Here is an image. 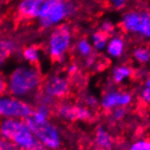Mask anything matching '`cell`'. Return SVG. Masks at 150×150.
<instances>
[{
  "mask_svg": "<svg viewBox=\"0 0 150 150\" xmlns=\"http://www.w3.org/2000/svg\"><path fill=\"white\" fill-rule=\"evenodd\" d=\"M76 9V6L71 2L45 0L39 9L38 18L43 28H53L67 17L74 15Z\"/></svg>",
  "mask_w": 150,
  "mask_h": 150,
  "instance_id": "3",
  "label": "cell"
},
{
  "mask_svg": "<svg viewBox=\"0 0 150 150\" xmlns=\"http://www.w3.org/2000/svg\"><path fill=\"white\" fill-rule=\"evenodd\" d=\"M33 111L31 105L13 96H0V117L2 118L26 119Z\"/></svg>",
  "mask_w": 150,
  "mask_h": 150,
  "instance_id": "6",
  "label": "cell"
},
{
  "mask_svg": "<svg viewBox=\"0 0 150 150\" xmlns=\"http://www.w3.org/2000/svg\"><path fill=\"white\" fill-rule=\"evenodd\" d=\"M26 124L40 142L47 150H57L62 145V138L58 127L50 121L43 124H34L26 121Z\"/></svg>",
  "mask_w": 150,
  "mask_h": 150,
  "instance_id": "7",
  "label": "cell"
},
{
  "mask_svg": "<svg viewBox=\"0 0 150 150\" xmlns=\"http://www.w3.org/2000/svg\"><path fill=\"white\" fill-rule=\"evenodd\" d=\"M7 91L11 96L23 98L36 93L42 86L40 70L34 65H22L16 67L6 79Z\"/></svg>",
  "mask_w": 150,
  "mask_h": 150,
  "instance_id": "1",
  "label": "cell"
},
{
  "mask_svg": "<svg viewBox=\"0 0 150 150\" xmlns=\"http://www.w3.org/2000/svg\"><path fill=\"white\" fill-rule=\"evenodd\" d=\"M0 150H20L12 141L0 136Z\"/></svg>",
  "mask_w": 150,
  "mask_h": 150,
  "instance_id": "23",
  "label": "cell"
},
{
  "mask_svg": "<svg viewBox=\"0 0 150 150\" xmlns=\"http://www.w3.org/2000/svg\"><path fill=\"white\" fill-rule=\"evenodd\" d=\"M53 1H64V0H53Z\"/></svg>",
  "mask_w": 150,
  "mask_h": 150,
  "instance_id": "31",
  "label": "cell"
},
{
  "mask_svg": "<svg viewBox=\"0 0 150 150\" xmlns=\"http://www.w3.org/2000/svg\"><path fill=\"white\" fill-rule=\"evenodd\" d=\"M132 75V69L126 66H117L112 70V80L116 84H121L127 79H128Z\"/></svg>",
  "mask_w": 150,
  "mask_h": 150,
  "instance_id": "17",
  "label": "cell"
},
{
  "mask_svg": "<svg viewBox=\"0 0 150 150\" xmlns=\"http://www.w3.org/2000/svg\"><path fill=\"white\" fill-rule=\"evenodd\" d=\"M45 0H21L17 12L24 18H38L39 9Z\"/></svg>",
  "mask_w": 150,
  "mask_h": 150,
  "instance_id": "11",
  "label": "cell"
},
{
  "mask_svg": "<svg viewBox=\"0 0 150 150\" xmlns=\"http://www.w3.org/2000/svg\"><path fill=\"white\" fill-rule=\"evenodd\" d=\"M17 45L13 40L0 39V67H1L6 59L12 53L16 51Z\"/></svg>",
  "mask_w": 150,
  "mask_h": 150,
  "instance_id": "15",
  "label": "cell"
},
{
  "mask_svg": "<svg viewBox=\"0 0 150 150\" xmlns=\"http://www.w3.org/2000/svg\"><path fill=\"white\" fill-rule=\"evenodd\" d=\"M7 91V81L6 79L0 74V96H3Z\"/></svg>",
  "mask_w": 150,
  "mask_h": 150,
  "instance_id": "27",
  "label": "cell"
},
{
  "mask_svg": "<svg viewBox=\"0 0 150 150\" xmlns=\"http://www.w3.org/2000/svg\"><path fill=\"white\" fill-rule=\"evenodd\" d=\"M22 57L29 65L36 66L41 58V50L36 46L26 47L22 51Z\"/></svg>",
  "mask_w": 150,
  "mask_h": 150,
  "instance_id": "18",
  "label": "cell"
},
{
  "mask_svg": "<svg viewBox=\"0 0 150 150\" xmlns=\"http://www.w3.org/2000/svg\"><path fill=\"white\" fill-rule=\"evenodd\" d=\"M100 30L102 32H104L105 34L108 35V36H110V35H112L115 31V25L112 22L110 21H104L101 25H100Z\"/></svg>",
  "mask_w": 150,
  "mask_h": 150,
  "instance_id": "25",
  "label": "cell"
},
{
  "mask_svg": "<svg viewBox=\"0 0 150 150\" xmlns=\"http://www.w3.org/2000/svg\"><path fill=\"white\" fill-rule=\"evenodd\" d=\"M109 1L115 8H117V9H121V8L125 6L127 0H109Z\"/></svg>",
  "mask_w": 150,
  "mask_h": 150,
  "instance_id": "29",
  "label": "cell"
},
{
  "mask_svg": "<svg viewBox=\"0 0 150 150\" xmlns=\"http://www.w3.org/2000/svg\"><path fill=\"white\" fill-rule=\"evenodd\" d=\"M0 136L12 141L20 150H47L24 119L3 118L0 123Z\"/></svg>",
  "mask_w": 150,
  "mask_h": 150,
  "instance_id": "2",
  "label": "cell"
},
{
  "mask_svg": "<svg viewBox=\"0 0 150 150\" xmlns=\"http://www.w3.org/2000/svg\"><path fill=\"white\" fill-rule=\"evenodd\" d=\"M111 111V117L116 121H120L126 117L127 110L125 108H116Z\"/></svg>",
  "mask_w": 150,
  "mask_h": 150,
  "instance_id": "24",
  "label": "cell"
},
{
  "mask_svg": "<svg viewBox=\"0 0 150 150\" xmlns=\"http://www.w3.org/2000/svg\"><path fill=\"white\" fill-rule=\"evenodd\" d=\"M72 42L73 35L69 25L60 24L53 28L47 44L48 56L55 61H63L72 46Z\"/></svg>",
  "mask_w": 150,
  "mask_h": 150,
  "instance_id": "4",
  "label": "cell"
},
{
  "mask_svg": "<svg viewBox=\"0 0 150 150\" xmlns=\"http://www.w3.org/2000/svg\"><path fill=\"white\" fill-rule=\"evenodd\" d=\"M122 28L127 33L150 40V12L131 10L124 14L121 20Z\"/></svg>",
  "mask_w": 150,
  "mask_h": 150,
  "instance_id": "5",
  "label": "cell"
},
{
  "mask_svg": "<svg viewBox=\"0 0 150 150\" xmlns=\"http://www.w3.org/2000/svg\"><path fill=\"white\" fill-rule=\"evenodd\" d=\"M133 96L129 92L112 89L105 92L100 100V105L105 110H112L116 108H126L132 103Z\"/></svg>",
  "mask_w": 150,
  "mask_h": 150,
  "instance_id": "10",
  "label": "cell"
},
{
  "mask_svg": "<svg viewBox=\"0 0 150 150\" xmlns=\"http://www.w3.org/2000/svg\"><path fill=\"white\" fill-rule=\"evenodd\" d=\"M108 38H109L108 35L105 34L101 30L94 32L91 36V38H90V42L93 47V49H95L96 51H99V52L105 50Z\"/></svg>",
  "mask_w": 150,
  "mask_h": 150,
  "instance_id": "16",
  "label": "cell"
},
{
  "mask_svg": "<svg viewBox=\"0 0 150 150\" xmlns=\"http://www.w3.org/2000/svg\"><path fill=\"white\" fill-rule=\"evenodd\" d=\"M95 64V56L92 54L90 55L89 57H86V60H85V65L86 67H91Z\"/></svg>",
  "mask_w": 150,
  "mask_h": 150,
  "instance_id": "30",
  "label": "cell"
},
{
  "mask_svg": "<svg viewBox=\"0 0 150 150\" xmlns=\"http://www.w3.org/2000/svg\"><path fill=\"white\" fill-rule=\"evenodd\" d=\"M76 51L77 54L86 58L93 54V47L90 40L86 38H81L76 43Z\"/></svg>",
  "mask_w": 150,
  "mask_h": 150,
  "instance_id": "19",
  "label": "cell"
},
{
  "mask_svg": "<svg viewBox=\"0 0 150 150\" xmlns=\"http://www.w3.org/2000/svg\"><path fill=\"white\" fill-rule=\"evenodd\" d=\"M140 98L144 103L150 105V76L144 83V86L140 91Z\"/></svg>",
  "mask_w": 150,
  "mask_h": 150,
  "instance_id": "22",
  "label": "cell"
},
{
  "mask_svg": "<svg viewBox=\"0 0 150 150\" xmlns=\"http://www.w3.org/2000/svg\"><path fill=\"white\" fill-rule=\"evenodd\" d=\"M50 105L45 104H39L38 107L33 109L30 116L25 119L34 124H43L49 121L50 117Z\"/></svg>",
  "mask_w": 150,
  "mask_h": 150,
  "instance_id": "14",
  "label": "cell"
},
{
  "mask_svg": "<svg viewBox=\"0 0 150 150\" xmlns=\"http://www.w3.org/2000/svg\"><path fill=\"white\" fill-rule=\"evenodd\" d=\"M78 72V67L76 64L72 63V64H69L67 67V73L69 76H75L76 74H77Z\"/></svg>",
  "mask_w": 150,
  "mask_h": 150,
  "instance_id": "28",
  "label": "cell"
},
{
  "mask_svg": "<svg viewBox=\"0 0 150 150\" xmlns=\"http://www.w3.org/2000/svg\"><path fill=\"white\" fill-rule=\"evenodd\" d=\"M85 103H86V105L87 108H95V107L98 105V99L96 98L95 96H93V95H88V96H86Z\"/></svg>",
  "mask_w": 150,
  "mask_h": 150,
  "instance_id": "26",
  "label": "cell"
},
{
  "mask_svg": "<svg viewBox=\"0 0 150 150\" xmlns=\"http://www.w3.org/2000/svg\"><path fill=\"white\" fill-rule=\"evenodd\" d=\"M58 117L64 120L71 122H86L93 117V112L86 105H73L69 103L61 104L57 108Z\"/></svg>",
  "mask_w": 150,
  "mask_h": 150,
  "instance_id": "9",
  "label": "cell"
},
{
  "mask_svg": "<svg viewBox=\"0 0 150 150\" xmlns=\"http://www.w3.org/2000/svg\"><path fill=\"white\" fill-rule=\"evenodd\" d=\"M133 57L139 64H148L150 63V48L146 47H138L135 48Z\"/></svg>",
  "mask_w": 150,
  "mask_h": 150,
  "instance_id": "20",
  "label": "cell"
},
{
  "mask_svg": "<svg viewBox=\"0 0 150 150\" xmlns=\"http://www.w3.org/2000/svg\"><path fill=\"white\" fill-rule=\"evenodd\" d=\"M126 48L125 40L120 36H113L108 38L105 47L108 55L112 58H119L123 56Z\"/></svg>",
  "mask_w": 150,
  "mask_h": 150,
  "instance_id": "12",
  "label": "cell"
},
{
  "mask_svg": "<svg viewBox=\"0 0 150 150\" xmlns=\"http://www.w3.org/2000/svg\"><path fill=\"white\" fill-rule=\"evenodd\" d=\"M96 145L103 150H111L113 148L114 141L109 132L104 127L99 126L95 132Z\"/></svg>",
  "mask_w": 150,
  "mask_h": 150,
  "instance_id": "13",
  "label": "cell"
},
{
  "mask_svg": "<svg viewBox=\"0 0 150 150\" xmlns=\"http://www.w3.org/2000/svg\"><path fill=\"white\" fill-rule=\"evenodd\" d=\"M128 150H150V139H138L132 143Z\"/></svg>",
  "mask_w": 150,
  "mask_h": 150,
  "instance_id": "21",
  "label": "cell"
},
{
  "mask_svg": "<svg viewBox=\"0 0 150 150\" xmlns=\"http://www.w3.org/2000/svg\"><path fill=\"white\" fill-rule=\"evenodd\" d=\"M43 94L52 99L63 98L67 96L70 85L67 79L61 75H52L42 83Z\"/></svg>",
  "mask_w": 150,
  "mask_h": 150,
  "instance_id": "8",
  "label": "cell"
}]
</instances>
